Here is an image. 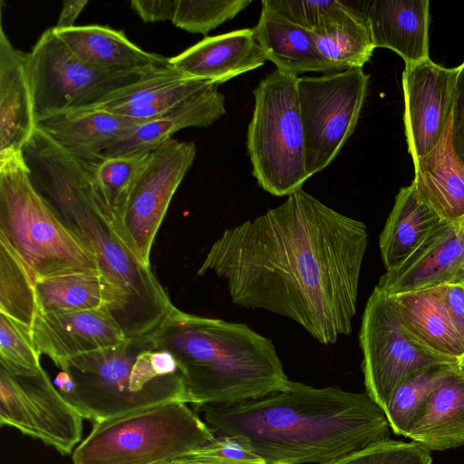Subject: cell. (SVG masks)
I'll return each mask as SVG.
<instances>
[{
  "label": "cell",
  "mask_w": 464,
  "mask_h": 464,
  "mask_svg": "<svg viewBox=\"0 0 464 464\" xmlns=\"http://www.w3.org/2000/svg\"><path fill=\"white\" fill-rule=\"evenodd\" d=\"M368 243L364 223L301 188L226 229L198 275L224 279L235 304L287 317L333 344L352 332Z\"/></svg>",
  "instance_id": "cell-1"
},
{
  "label": "cell",
  "mask_w": 464,
  "mask_h": 464,
  "mask_svg": "<svg viewBox=\"0 0 464 464\" xmlns=\"http://www.w3.org/2000/svg\"><path fill=\"white\" fill-rule=\"evenodd\" d=\"M194 408L216 437L237 440L266 464H322L391 433L383 409L366 392L292 381L259 399Z\"/></svg>",
  "instance_id": "cell-2"
},
{
  "label": "cell",
  "mask_w": 464,
  "mask_h": 464,
  "mask_svg": "<svg viewBox=\"0 0 464 464\" xmlns=\"http://www.w3.org/2000/svg\"><path fill=\"white\" fill-rule=\"evenodd\" d=\"M31 180L94 254L101 273L124 296L127 338L151 332L174 306L152 270L130 245L86 158L36 128L23 150Z\"/></svg>",
  "instance_id": "cell-3"
},
{
  "label": "cell",
  "mask_w": 464,
  "mask_h": 464,
  "mask_svg": "<svg viewBox=\"0 0 464 464\" xmlns=\"http://www.w3.org/2000/svg\"><path fill=\"white\" fill-rule=\"evenodd\" d=\"M151 334L175 358L194 406L259 399L290 381L272 341L246 324L173 306Z\"/></svg>",
  "instance_id": "cell-4"
},
{
  "label": "cell",
  "mask_w": 464,
  "mask_h": 464,
  "mask_svg": "<svg viewBox=\"0 0 464 464\" xmlns=\"http://www.w3.org/2000/svg\"><path fill=\"white\" fill-rule=\"evenodd\" d=\"M54 384L92 422L170 401L191 403L175 358L156 345L151 332L71 359Z\"/></svg>",
  "instance_id": "cell-5"
},
{
  "label": "cell",
  "mask_w": 464,
  "mask_h": 464,
  "mask_svg": "<svg viewBox=\"0 0 464 464\" xmlns=\"http://www.w3.org/2000/svg\"><path fill=\"white\" fill-rule=\"evenodd\" d=\"M0 237L24 260L35 280L101 273L94 254L36 189L24 158L0 164Z\"/></svg>",
  "instance_id": "cell-6"
},
{
  "label": "cell",
  "mask_w": 464,
  "mask_h": 464,
  "mask_svg": "<svg viewBox=\"0 0 464 464\" xmlns=\"http://www.w3.org/2000/svg\"><path fill=\"white\" fill-rule=\"evenodd\" d=\"M186 402L170 401L93 422L72 464H169L216 439Z\"/></svg>",
  "instance_id": "cell-7"
},
{
  "label": "cell",
  "mask_w": 464,
  "mask_h": 464,
  "mask_svg": "<svg viewBox=\"0 0 464 464\" xmlns=\"http://www.w3.org/2000/svg\"><path fill=\"white\" fill-rule=\"evenodd\" d=\"M297 80L276 69L253 91L246 148L258 185L276 197L293 194L309 179Z\"/></svg>",
  "instance_id": "cell-8"
},
{
  "label": "cell",
  "mask_w": 464,
  "mask_h": 464,
  "mask_svg": "<svg viewBox=\"0 0 464 464\" xmlns=\"http://www.w3.org/2000/svg\"><path fill=\"white\" fill-rule=\"evenodd\" d=\"M27 57L36 121L98 107L173 67L111 70L92 66L74 56L53 27L41 34Z\"/></svg>",
  "instance_id": "cell-9"
},
{
  "label": "cell",
  "mask_w": 464,
  "mask_h": 464,
  "mask_svg": "<svg viewBox=\"0 0 464 464\" xmlns=\"http://www.w3.org/2000/svg\"><path fill=\"white\" fill-rule=\"evenodd\" d=\"M370 75L362 68L318 77H298L307 175L325 169L357 124Z\"/></svg>",
  "instance_id": "cell-10"
},
{
  "label": "cell",
  "mask_w": 464,
  "mask_h": 464,
  "mask_svg": "<svg viewBox=\"0 0 464 464\" xmlns=\"http://www.w3.org/2000/svg\"><path fill=\"white\" fill-rule=\"evenodd\" d=\"M360 345L366 392L383 411L408 376L433 364L453 362L414 343L404 331L391 296L377 287L362 314Z\"/></svg>",
  "instance_id": "cell-11"
},
{
  "label": "cell",
  "mask_w": 464,
  "mask_h": 464,
  "mask_svg": "<svg viewBox=\"0 0 464 464\" xmlns=\"http://www.w3.org/2000/svg\"><path fill=\"white\" fill-rule=\"evenodd\" d=\"M83 417L46 372L12 375L0 368V424L42 441L65 456L82 441Z\"/></svg>",
  "instance_id": "cell-12"
},
{
  "label": "cell",
  "mask_w": 464,
  "mask_h": 464,
  "mask_svg": "<svg viewBox=\"0 0 464 464\" xmlns=\"http://www.w3.org/2000/svg\"><path fill=\"white\" fill-rule=\"evenodd\" d=\"M196 146L171 139L151 151L133 182L118 221L130 245L150 266L156 234L169 205L193 164Z\"/></svg>",
  "instance_id": "cell-13"
},
{
  "label": "cell",
  "mask_w": 464,
  "mask_h": 464,
  "mask_svg": "<svg viewBox=\"0 0 464 464\" xmlns=\"http://www.w3.org/2000/svg\"><path fill=\"white\" fill-rule=\"evenodd\" d=\"M459 66L446 68L430 58L407 63L402 72L403 122L412 161L440 140L452 113Z\"/></svg>",
  "instance_id": "cell-14"
},
{
  "label": "cell",
  "mask_w": 464,
  "mask_h": 464,
  "mask_svg": "<svg viewBox=\"0 0 464 464\" xmlns=\"http://www.w3.org/2000/svg\"><path fill=\"white\" fill-rule=\"evenodd\" d=\"M39 354L63 370L77 356L117 345L127 339L109 309L37 312L31 328Z\"/></svg>",
  "instance_id": "cell-15"
},
{
  "label": "cell",
  "mask_w": 464,
  "mask_h": 464,
  "mask_svg": "<svg viewBox=\"0 0 464 464\" xmlns=\"http://www.w3.org/2000/svg\"><path fill=\"white\" fill-rule=\"evenodd\" d=\"M464 231L458 222H441L397 267L386 271L375 287L388 295L464 282Z\"/></svg>",
  "instance_id": "cell-16"
},
{
  "label": "cell",
  "mask_w": 464,
  "mask_h": 464,
  "mask_svg": "<svg viewBox=\"0 0 464 464\" xmlns=\"http://www.w3.org/2000/svg\"><path fill=\"white\" fill-rule=\"evenodd\" d=\"M27 53L12 44L0 25V164L24 158L36 129Z\"/></svg>",
  "instance_id": "cell-17"
},
{
  "label": "cell",
  "mask_w": 464,
  "mask_h": 464,
  "mask_svg": "<svg viewBox=\"0 0 464 464\" xmlns=\"http://www.w3.org/2000/svg\"><path fill=\"white\" fill-rule=\"evenodd\" d=\"M266 61L253 28L207 36L169 58L170 64L185 77L216 85L261 67Z\"/></svg>",
  "instance_id": "cell-18"
},
{
  "label": "cell",
  "mask_w": 464,
  "mask_h": 464,
  "mask_svg": "<svg viewBox=\"0 0 464 464\" xmlns=\"http://www.w3.org/2000/svg\"><path fill=\"white\" fill-rule=\"evenodd\" d=\"M429 6L428 0L370 2L366 22L375 48L393 51L405 63L430 58Z\"/></svg>",
  "instance_id": "cell-19"
},
{
  "label": "cell",
  "mask_w": 464,
  "mask_h": 464,
  "mask_svg": "<svg viewBox=\"0 0 464 464\" xmlns=\"http://www.w3.org/2000/svg\"><path fill=\"white\" fill-rule=\"evenodd\" d=\"M411 185L420 198L444 222L464 217V164L452 140V113L435 148L413 161Z\"/></svg>",
  "instance_id": "cell-20"
},
{
  "label": "cell",
  "mask_w": 464,
  "mask_h": 464,
  "mask_svg": "<svg viewBox=\"0 0 464 464\" xmlns=\"http://www.w3.org/2000/svg\"><path fill=\"white\" fill-rule=\"evenodd\" d=\"M390 296L404 331L420 348L453 362L464 357V339L449 316L437 287Z\"/></svg>",
  "instance_id": "cell-21"
},
{
  "label": "cell",
  "mask_w": 464,
  "mask_h": 464,
  "mask_svg": "<svg viewBox=\"0 0 464 464\" xmlns=\"http://www.w3.org/2000/svg\"><path fill=\"white\" fill-rule=\"evenodd\" d=\"M140 123L101 108H88L42 119L36 127L68 152L88 157L102 153Z\"/></svg>",
  "instance_id": "cell-22"
},
{
  "label": "cell",
  "mask_w": 464,
  "mask_h": 464,
  "mask_svg": "<svg viewBox=\"0 0 464 464\" xmlns=\"http://www.w3.org/2000/svg\"><path fill=\"white\" fill-rule=\"evenodd\" d=\"M216 87L209 81L185 77L172 67L95 108L144 122L169 112Z\"/></svg>",
  "instance_id": "cell-23"
},
{
  "label": "cell",
  "mask_w": 464,
  "mask_h": 464,
  "mask_svg": "<svg viewBox=\"0 0 464 464\" xmlns=\"http://www.w3.org/2000/svg\"><path fill=\"white\" fill-rule=\"evenodd\" d=\"M35 294L39 312L109 309L121 326L124 296L100 272H73L36 279Z\"/></svg>",
  "instance_id": "cell-24"
},
{
  "label": "cell",
  "mask_w": 464,
  "mask_h": 464,
  "mask_svg": "<svg viewBox=\"0 0 464 464\" xmlns=\"http://www.w3.org/2000/svg\"><path fill=\"white\" fill-rule=\"evenodd\" d=\"M406 438L429 451L464 445V370L458 362L431 392Z\"/></svg>",
  "instance_id": "cell-25"
},
{
  "label": "cell",
  "mask_w": 464,
  "mask_h": 464,
  "mask_svg": "<svg viewBox=\"0 0 464 464\" xmlns=\"http://www.w3.org/2000/svg\"><path fill=\"white\" fill-rule=\"evenodd\" d=\"M53 29L74 56L92 66L129 70L171 65L169 58L142 50L123 31L109 26L90 24Z\"/></svg>",
  "instance_id": "cell-26"
},
{
  "label": "cell",
  "mask_w": 464,
  "mask_h": 464,
  "mask_svg": "<svg viewBox=\"0 0 464 464\" xmlns=\"http://www.w3.org/2000/svg\"><path fill=\"white\" fill-rule=\"evenodd\" d=\"M226 113L225 97L214 88L207 93L155 119L140 123L106 149L108 157L150 153L188 127H208Z\"/></svg>",
  "instance_id": "cell-27"
},
{
  "label": "cell",
  "mask_w": 464,
  "mask_h": 464,
  "mask_svg": "<svg viewBox=\"0 0 464 464\" xmlns=\"http://www.w3.org/2000/svg\"><path fill=\"white\" fill-rule=\"evenodd\" d=\"M257 24L253 28L266 56L276 70L298 77L307 72H330L315 48L312 32L302 27L263 1Z\"/></svg>",
  "instance_id": "cell-28"
},
{
  "label": "cell",
  "mask_w": 464,
  "mask_h": 464,
  "mask_svg": "<svg viewBox=\"0 0 464 464\" xmlns=\"http://www.w3.org/2000/svg\"><path fill=\"white\" fill-rule=\"evenodd\" d=\"M441 222L411 184L401 188L380 235V252L386 271L406 260Z\"/></svg>",
  "instance_id": "cell-29"
},
{
  "label": "cell",
  "mask_w": 464,
  "mask_h": 464,
  "mask_svg": "<svg viewBox=\"0 0 464 464\" xmlns=\"http://www.w3.org/2000/svg\"><path fill=\"white\" fill-rule=\"evenodd\" d=\"M351 10L324 27L311 31L317 53L330 72L362 68L375 46L366 22V7Z\"/></svg>",
  "instance_id": "cell-30"
},
{
  "label": "cell",
  "mask_w": 464,
  "mask_h": 464,
  "mask_svg": "<svg viewBox=\"0 0 464 464\" xmlns=\"http://www.w3.org/2000/svg\"><path fill=\"white\" fill-rule=\"evenodd\" d=\"M37 312L33 272L10 243L0 237V314L31 329Z\"/></svg>",
  "instance_id": "cell-31"
},
{
  "label": "cell",
  "mask_w": 464,
  "mask_h": 464,
  "mask_svg": "<svg viewBox=\"0 0 464 464\" xmlns=\"http://www.w3.org/2000/svg\"><path fill=\"white\" fill-rule=\"evenodd\" d=\"M456 363H438L425 367L399 384L384 409L394 434L407 437L420 418L428 398Z\"/></svg>",
  "instance_id": "cell-32"
},
{
  "label": "cell",
  "mask_w": 464,
  "mask_h": 464,
  "mask_svg": "<svg viewBox=\"0 0 464 464\" xmlns=\"http://www.w3.org/2000/svg\"><path fill=\"white\" fill-rule=\"evenodd\" d=\"M150 153L116 157H108L101 153L83 157L89 160L94 178L117 219L133 182L146 165Z\"/></svg>",
  "instance_id": "cell-33"
},
{
  "label": "cell",
  "mask_w": 464,
  "mask_h": 464,
  "mask_svg": "<svg viewBox=\"0 0 464 464\" xmlns=\"http://www.w3.org/2000/svg\"><path fill=\"white\" fill-rule=\"evenodd\" d=\"M31 329L0 314V368L12 375L32 376L43 368Z\"/></svg>",
  "instance_id": "cell-34"
},
{
  "label": "cell",
  "mask_w": 464,
  "mask_h": 464,
  "mask_svg": "<svg viewBox=\"0 0 464 464\" xmlns=\"http://www.w3.org/2000/svg\"><path fill=\"white\" fill-rule=\"evenodd\" d=\"M249 0H177L172 24L188 33L206 34L233 19Z\"/></svg>",
  "instance_id": "cell-35"
},
{
  "label": "cell",
  "mask_w": 464,
  "mask_h": 464,
  "mask_svg": "<svg viewBox=\"0 0 464 464\" xmlns=\"http://www.w3.org/2000/svg\"><path fill=\"white\" fill-rule=\"evenodd\" d=\"M322 464H432V458L414 441L389 438Z\"/></svg>",
  "instance_id": "cell-36"
},
{
  "label": "cell",
  "mask_w": 464,
  "mask_h": 464,
  "mask_svg": "<svg viewBox=\"0 0 464 464\" xmlns=\"http://www.w3.org/2000/svg\"><path fill=\"white\" fill-rule=\"evenodd\" d=\"M263 2L295 24L310 31L320 29L338 19L354 5V2L343 0H264Z\"/></svg>",
  "instance_id": "cell-37"
},
{
  "label": "cell",
  "mask_w": 464,
  "mask_h": 464,
  "mask_svg": "<svg viewBox=\"0 0 464 464\" xmlns=\"http://www.w3.org/2000/svg\"><path fill=\"white\" fill-rule=\"evenodd\" d=\"M185 459L222 464H266L260 457L231 437H216L213 441L188 454Z\"/></svg>",
  "instance_id": "cell-38"
},
{
  "label": "cell",
  "mask_w": 464,
  "mask_h": 464,
  "mask_svg": "<svg viewBox=\"0 0 464 464\" xmlns=\"http://www.w3.org/2000/svg\"><path fill=\"white\" fill-rule=\"evenodd\" d=\"M452 140L455 151L464 164V63L459 65L454 93Z\"/></svg>",
  "instance_id": "cell-39"
},
{
  "label": "cell",
  "mask_w": 464,
  "mask_h": 464,
  "mask_svg": "<svg viewBox=\"0 0 464 464\" xmlns=\"http://www.w3.org/2000/svg\"><path fill=\"white\" fill-rule=\"evenodd\" d=\"M438 293L454 326L464 339V285L447 284L437 286Z\"/></svg>",
  "instance_id": "cell-40"
},
{
  "label": "cell",
  "mask_w": 464,
  "mask_h": 464,
  "mask_svg": "<svg viewBox=\"0 0 464 464\" xmlns=\"http://www.w3.org/2000/svg\"><path fill=\"white\" fill-rule=\"evenodd\" d=\"M177 0H133L131 7L145 23L172 21Z\"/></svg>",
  "instance_id": "cell-41"
},
{
  "label": "cell",
  "mask_w": 464,
  "mask_h": 464,
  "mask_svg": "<svg viewBox=\"0 0 464 464\" xmlns=\"http://www.w3.org/2000/svg\"><path fill=\"white\" fill-rule=\"evenodd\" d=\"M88 0L63 1L57 24L53 26L57 30L69 29L74 26V22L82 9L88 4Z\"/></svg>",
  "instance_id": "cell-42"
},
{
  "label": "cell",
  "mask_w": 464,
  "mask_h": 464,
  "mask_svg": "<svg viewBox=\"0 0 464 464\" xmlns=\"http://www.w3.org/2000/svg\"><path fill=\"white\" fill-rule=\"evenodd\" d=\"M169 464H222V463L203 461V460H197V459L184 458V459H179L174 460V461L170 462Z\"/></svg>",
  "instance_id": "cell-43"
},
{
  "label": "cell",
  "mask_w": 464,
  "mask_h": 464,
  "mask_svg": "<svg viewBox=\"0 0 464 464\" xmlns=\"http://www.w3.org/2000/svg\"><path fill=\"white\" fill-rule=\"evenodd\" d=\"M457 222L459 227L464 231V217L461 219L458 220Z\"/></svg>",
  "instance_id": "cell-44"
},
{
  "label": "cell",
  "mask_w": 464,
  "mask_h": 464,
  "mask_svg": "<svg viewBox=\"0 0 464 464\" xmlns=\"http://www.w3.org/2000/svg\"><path fill=\"white\" fill-rule=\"evenodd\" d=\"M458 364L462 370H464V357L458 362Z\"/></svg>",
  "instance_id": "cell-45"
},
{
  "label": "cell",
  "mask_w": 464,
  "mask_h": 464,
  "mask_svg": "<svg viewBox=\"0 0 464 464\" xmlns=\"http://www.w3.org/2000/svg\"><path fill=\"white\" fill-rule=\"evenodd\" d=\"M463 271H464V265H463V267H462Z\"/></svg>",
  "instance_id": "cell-46"
},
{
  "label": "cell",
  "mask_w": 464,
  "mask_h": 464,
  "mask_svg": "<svg viewBox=\"0 0 464 464\" xmlns=\"http://www.w3.org/2000/svg\"><path fill=\"white\" fill-rule=\"evenodd\" d=\"M463 285H464V282H463Z\"/></svg>",
  "instance_id": "cell-47"
}]
</instances>
